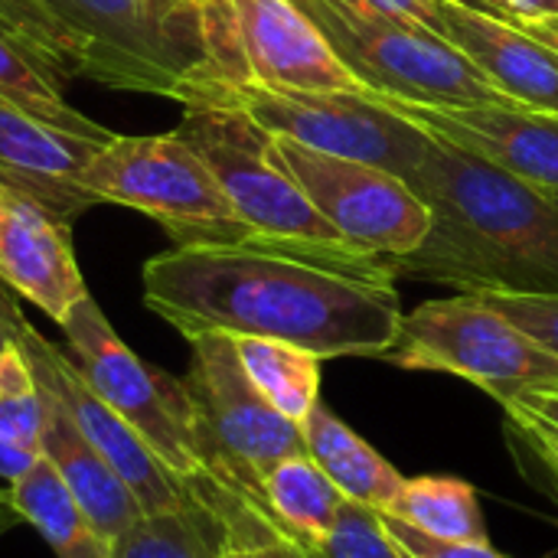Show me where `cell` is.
<instances>
[{
  "mask_svg": "<svg viewBox=\"0 0 558 558\" xmlns=\"http://www.w3.org/2000/svg\"><path fill=\"white\" fill-rule=\"evenodd\" d=\"M43 396L29 360L10 340L0 347V441L39 454Z\"/></svg>",
  "mask_w": 558,
  "mask_h": 558,
  "instance_id": "cell-26",
  "label": "cell"
},
{
  "mask_svg": "<svg viewBox=\"0 0 558 558\" xmlns=\"http://www.w3.org/2000/svg\"><path fill=\"white\" fill-rule=\"evenodd\" d=\"M526 33H533L543 46H549L558 56V16H546V20H517Z\"/></svg>",
  "mask_w": 558,
  "mask_h": 558,
  "instance_id": "cell-37",
  "label": "cell"
},
{
  "mask_svg": "<svg viewBox=\"0 0 558 558\" xmlns=\"http://www.w3.org/2000/svg\"><path fill=\"white\" fill-rule=\"evenodd\" d=\"M265 504L284 533L314 549L337 526L347 497L311 461V454H294L265 477Z\"/></svg>",
  "mask_w": 558,
  "mask_h": 558,
  "instance_id": "cell-22",
  "label": "cell"
},
{
  "mask_svg": "<svg viewBox=\"0 0 558 558\" xmlns=\"http://www.w3.org/2000/svg\"><path fill=\"white\" fill-rule=\"evenodd\" d=\"M360 10L396 16V20H412L428 29H435V0H347Z\"/></svg>",
  "mask_w": 558,
  "mask_h": 558,
  "instance_id": "cell-33",
  "label": "cell"
},
{
  "mask_svg": "<svg viewBox=\"0 0 558 558\" xmlns=\"http://www.w3.org/2000/svg\"><path fill=\"white\" fill-rule=\"evenodd\" d=\"M183 376L193 415V445L209 481L213 510L229 539L281 530L265 504V477L288 458L307 454L304 432L284 418L245 376L235 340L226 333L190 337Z\"/></svg>",
  "mask_w": 558,
  "mask_h": 558,
  "instance_id": "cell-3",
  "label": "cell"
},
{
  "mask_svg": "<svg viewBox=\"0 0 558 558\" xmlns=\"http://www.w3.org/2000/svg\"><path fill=\"white\" fill-rule=\"evenodd\" d=\"M507 20H546L558 16V0H500Z\"/></svg>",
  "mask_w": 558,
  "mask_h": 558,
  "instance_id": "cell-35",
  "label": "cell"
},
{
  "mask_svg": "<svg viewBox=\"0 0 558 558\" xmlns=\"http://www.w3.org/2000/svg\"><path fill=\"white\" fill-rule=\"evenodd\" d=\"M275 154L343 245L383 258H402L422 245L428 209L402 177L278 134Z\"/></svg>",
  "mask_w": 558,
  "mask_h": 558,
  "instance_id": "cell-10",
  "label": "cell"
},
{
  "mask_svg": "<svg viewBox=\"0 0 558 558\" xmlns=\"http://www.w3.org/2000/svg\"><path fill=\"white\" fill-rule=\"evenodd\" d=\"M219 0H144V10H147L150 23L196 62V72H199L203 62H206L203 16Z\"/></svg>",
  "mask_w": 558,
  "mask_h": 558,
  "instance_id": "cell-28",
  "label": "cell"
},
{
  "mask_svg": "<svg viewBox=\"0 0 558 558\" xmlns=\"http://www.w3.org/2000/svg\"><path fill=\"white\" fill-rule=\"evenodd\" d=\"M386 530L409 549L412 558H507L497 553L490 543H448V539H435L415 526H409L405 520L392 517V513H379Z\"/></svg>",
  "mask_w": 558,
  "mask_h": 558,
  "instance_id": "cell-30",
  "label": "cell"
},
{
  "mask_svg": "<svg viewBox=\"0 0 558 558\" xmlns=\"http://www.w3.org/2000/svg\"><path fill=\"white\" fill-rule=\"evenodd\" d=\"M504 405H520V409L546 418L549 425H558V383L556 386H543V389H523L513 399H507Z\"/></svg>",
  "mask_w": 558,
  "mask_h": 558,
  "instance_id": "cell-34",
  "label": "cell"
},
{
  "mask_svg": "<svg viewBox=\"0 0 558 558\" xmlns=\"http://www.w3.org/2000/svg\"><path fill=\"white\" fill-rule=\"evenodd\" d=\"M317 558H412L409 549L386 530L379 510L347 500L330 536L311 549Z\"/></svg>",
  "mask_w": 558,
  "mask_h": 558,
  "instance_id": "cell-27",
  "label": "cell"
},
{
  "mask_svg": "<svg viewBox=\"0 0 558 558\" xmlns=\"http://www.w3.org/2000/svg\"><path fill=\"white\" fill-rule=\"evenodd\" d=\"M10 497L20 520L46 539L56 558H111V543L98 533L46 458H36L10 484Z\"/></svg>",
  "mask_w": 558,
  "mask_h": 558,
  "instance_id": "cell-21",
  "label": "cell"
},
{
  "mask_svg": "<svg viewBox=\"0 0 558 558\" xmlns=\"http://www.w3.org/2000/svg\"><path fill=\"white\" fill-rule=\"evenodd\" d=\"M216 558H317L304 543L281 530H265L255 536L229 539Z\"/></svg>",
  "mask_w": 558,
  "mask_h": 558,
  "instance_id": "cell-31",
  "label": "cell"
},
{
  "mask_svg": "<svg viewBox=\"0 0 558 558\" xmlns=\"http://www.w3.org/2000/svg\"><path fill=\"white\" fill-rule=\"evenodd\" d=\"M301 432L311 461L337 484V490L347 500L379 513H386L396 504L405 477L324 402L311 409V415L301 422Z\"/></svg>",
  "mask_w": 558,
  "mask_h": 558,
  "instance_id": "cell-20",
  "label": "cell"
},
{
  "mask_svg": "<svg viewBox=\"0 0 558 558\" xmlns=\"http://www.w3.org/2000/svg\"><path fill=\"white\" fill-rule=\"evenodd\" d=\"M520 330L558 353V294H481Z\"/></svg>",
  "mask_w": 558,
  "mask_h": 558,
  "instance_id": "cell-29",
  "label": "cell"
},
{
  "mask_svg": "<svg viewBox=\"0 0 558 558\" xmlns=\"http://www.w3.org/2000/svg\"><path fill=\"white\" fill-rule=\"evenodd\" d=\"M248 82L281 92H366L294 0H232Z\"/></svg>",
  "mask_w": 558,
  "mask_h": 558,
  "instance_id": "cell-14",
  "label": "cell"
},
{
  "mask_svg": "<svg viewBox=\"0 0 558 558\" xmlns=\"http://www.w3.org/2000/svg\"><path fill=\"white\" fill-rule=\"evenodd\" d=\"M435 33L458 46L517 108L558 114V56L517 20L435 0Z\"/></svg>",
  "mask_w": 558,
  "mask_h": 558,
  "instance_id": "cell-16",
  "label": "cell"
},
{
  "mask_svg": "<svg viewBox=\"0 0 558 558\" xmlns=\"http://www.w3.org/2000/svg\"><path fill=\"white\" fill-rule=\"evenodd\" d=\"M409 186L428 209V232L392 258L399 278L461 294H558V206L546 190L438 134Z\"/></svg>",
  "mask_w": 558,
  "mask_h": 558,
  "instance_id": "cell-2",
  "label": "cell"
},
{
  "mask_svg": "<svg viewBox=\"0 0 558 558\" xmlns=\"http://www.w3.org/2000/svg\"><path fill=\"white\" fill-rule=\"evenodd\" d=\"M0 281L59 327L88 298L69 222L10 183H0Z\"/></svg>",
  "mask_w": 558,
  "mask_h": 558,
  "instance_id": "cell-13",
  "label": "cell"
},
{
  "mask_svg": "<svg viewBox=\"0 0 558 558\" xmlns=\"http://www.w3.org/2000/svg\"><path fill=\"white\" fill-rule=\"evenodd\" d=\"M23 520H20V513H16V507H13V497H10V487L3 490L0 487V539L13 530V526H20Z\"/></svg>",
  "mask_w": 558,
  "mask_h": 558,
  "instance_id": "cell-38",
  "label": "cell"
},
{
  "mask_svg": "<svg viewBox=\"0 0 558 558\" xmlns=\"http://www.w3.org/2000/svg\"><path fill=\"white\" fill-rule=\"evenodd\" d=\"M85 190L98 203H118L150 216L177 248L239 245L255 232L235 216L206 160L177 134L114 137L85 170Z\"/></svg>",
  "mask_w": 558,
  "mask_h": 558,
  "instance_id": "cell-6",
  "label": "cell"
},
{
  "mask_svg": "<svg viewBox=\"0 0 558 558\" xmlns=\"http://www.w3.org/2000/svg\"><path fill=\"white\" fill-rule=\"evenodd\" d=\"M458 3H471V7H477V10H487V13H497V16H504V7H500V0H458Z\"/></svg>",
  "mask_w": 558,
  "mask_h": 558,
  "instance_id": "cell-40",
  "label": "cell"
},
{
  "mask_svg": "<svg viewBox=\"0 0 558 558\" xmlns=\"http://www.w3.org/2000/svg\"><path fill=\"white\" fill-rule=\"evenodd\" d=\"M239 363L252 386L291 422H304L320 402V356L311 350L265 340V337H232Z\"/></svg>",
  "mask_w": 558,
  "mask_h": 558,
  "instance_id": "cell-23",
  "label": "cell"
},
{
  "mask_svg": "<svg viewBox=\"0 0 558 558\" xmlns=\"http://www.w3.org/2000/svg\"><path fill=\"white\" fill-rule=\"evenodd\" d=\"M7 327H10V340L29 360L33 376L43 379L62 399L75 425L98 448V454L111 464V471L128 484V490L137 497L144 513H163V510H180L193 504L186 487L163 468V461L147 448V441L85 383L75 360H69L59 347H52L23 317L20 304L10 307Z\"/></svg>",
  "mask_w": 558,
  "mask_h": 558,
  "instance_id": "cell-12",
  "label": "cell"
},
{
  "mask_svg": "<svg viewBox=\"0 0 558 558\" xmlns=\"http://www.w3.org/2000/svg\"><path fill=\"white\" fill-rule=\"evenodd\" d=\"M409 526L448 543H490L477 490L461 477H405L386 510Z\"/></svg>",
  "mask_w": 558,
  "mask_h": 558,
  "instance_id": "cell-25",
  "label": "cell"
},
{
  "mask_svg": "<svg viewBox=\"0 0 558 558\" xmlns=\"http://www.w3.org/2000/svg\"><path fill=\"white\" fill-rule=\"evenodd\" d=\"M180 105H239L262 128L304 147L383 167L405 183L415 177L432 131L412 124L376 92H281L258 82L190 75Z\"/></svg>",
  "mask_w": 558,
  "mask_h": 558,
  "instance_id": "cell-4",
  "label": "cell"
},
{
  "mask_svg": "<svg viewBox=\"0 0 558 558\" xmlns=\"http://www.w3.org/2000/svg\"><path fill=\"white\" fill-rule=\"evenodd\" d=\"M43 396V428H39V458H46L82 510L92 517L98 533L111 543L124 526H131L144 510L128 484L111 471V464L98 454V448L75 425L62 399L36 379Z\"/></svg>",
  "mask_w": 558,
  "mask_h": 558,
  "instance_id": "cell-19",
  "label": "cell"
},
{
  "mask_svg": "<svg viewBox=\"0 0 558 558\" xmlns=\"http://www.w3.org/2000/svg\"><path fill=\"white\" fill-rule=\"evenodd\" d=\"M16 304V294L0 281V347L3 343H10V327H7V314H10V307Z\"/></svg>",
  "mask_w": 558,
  "mask_h": 558,
  "instance_id": "cell-39",
  "label": "cell"
},
{
  "mask_svg": "<svg viewBox=\"0 0 558 558\" xmlns=\"http://www.w3.org/2000/svg\"><path fill=\"white\" fill-rule=\"evenodd\" d=\"M379 360L399 369L451 373L500 405L523 389L558 383V353L520 330L481 294L425 301L402 314L396 343Z\"/></svg>",
  "mask_w": 558,
  "mask_h": 558,
  "instance_id": "cell-7",
  "label": "cell"
},
{
  "mask_svg": "<svg viewBox=\"0 0 558 558\" xmlns=\"http://www.w3.org/2000/svg\"><path fill=\"white\" fill-rule=\"evenodd\" d=\"M62 333L85 383L147 441L163 468L186 487L190 500L206 507L209 481L196 458L183 379L147 366L134 350H128L92 294L72 307V314L62 320Z\"/></svg>",
  "mask_w": 558,
  "mask_h": 558,
  "instance_id": "cell-8",
  "label": "cell"
},
{
  "mask_svg": "<svg viewBox=\"0 0 558 558\" xmlns=\"http://www.w3.org/2000/svg\"><path fill=\"white\" fill-rule=\"evenodd\" d=\"M546 193L553 196V203H556V206H558V193H553V190H546Z\"/></svg>",
  "mask_w": 558,
  "mask_h": 558,
  "instance_id": "cell-41",
  "label": "cell"
},
{
  "mask_svg": "<svg viewBox=\"0 0 558 558\" xmlns=\"http://www.w3.org/2000/svg\"><path fill=\"white\" fill-rule=\"evenodd\" d=\"M177 134L206 160L235 216L271 239L340 242L275 154V134L239 105H183Z\"/></svg>",
  "mask_w": 558,
  "mask_h": 558,
  "instance_id": "cell-9",
  "label": "cell"
},
{
  "mask_svg": "<svg viewBox=\"0 0 558 558\" xmlns=\"http://www.w3.org/2000/svg\"><path fill=\"white\" fill-rule=\"evenodd\" d=\"M510 425L530 441V448H536V454L543 458V464L556 474L558 481V425H549L546 418L520 409V405H504Z\"/></svg>",
  "mask_w": 558,
  "mask_h": 558,
  "instance_id": "cell-32",
  "label": "cell"
},
{
  "mask_svg": "<svg viewBox=\"0 0 558 558\" xmlns=\"http://www.w3.org/2000/svg\"><path fill=\"white\" fill-rule=\"evenodd\" d=\"M72 78L118 92L180 98L196 62L147 16L144 0H36Z\"/></svg>",
  "mask_w": 558,
  "mask_h": 558,
  "instance_id": "cell-11",
  "label": "cell"
},
{
  "mask_svg": "<svg viewBox=\"0 0 558 558\" xmlns=\"http://www.w3.org/2000/svg\"><path fill=\"white\" fill-rule=\"evenodd\" d=\"M412 124L481 154L507 173L558 193V114L513 108V105H474V108H435L418 101H399L379 95Z\"/></svg>",
  "mask_w": 558,
  "mask_h": 558,
  "instance_id": "cell-15",
  "label": "cell"
},
{
  "mask_svg": "<svg viewBox=\"0 0 558 558\" xmlns=\"http://www.w3.org/2000/svg\"><path fill=\"white\" fill-rule=\"evenodd\" d=\"M396 281L392 258L343 242L252 235L154 255L144 265V304L186 340L265 337L320 360H379L402 324Z\"/></svg>",
  "mask_w": 558,
  "mask_h": 558,
  "instance_id": "cell-1",
  "label": "cell"
},
{
  "mask_svg": "<svg viewBox=\"0 0 558 558\" xmlns=\"http://www.w3.org/2000/svg\"><path fill=\"white\" fill-rule=\"evenodd\" d=\"M101 147L105 141L62 131L0 98V183L26 190L69 226L98 203L85 190V170Z\"/></svg>",
  "mask_w": 558,
  "mask_h": 558,
  "instance_id": "cell-18",
  "label": "cell"
},
{
  "mask_svg": "<svg viewBox=\"0 0 558 558\" xmlns=\"http://www.w3.org/2000/svg\"><path fill=\"white\" fill-rule=\"evenodd\" d=\"M294 3L327 36L353 78L376 95L435 108L513 105L458 46L422 23L369 13L347 0Z\"/></svg>",
  "mask_w": 558,
  "mask_h": 558,
  "instance_id": "cell-5",
  "label": "cell"
},
{
  "mask_svg": "<svg viewBox=\"0 0 558 558\" xmlns=\"http://www.w3.org/2000/svg\"><path fill=\"white\" fill-rule=\"evenodd\" d=\"M65 82H72V72L43 7L36 0H0V98L62 131L105 144L114 141V131L65 101Z\"/></svg>",
  "mask_w": 558,
  "mask_h": 558,
  "instance_id": "cell-17",
  "label": "cell"
},
{
  "mask_svg": "<svg viewBox=\"0 0 558 558\" xmlns=\"http://www.w3.org/2000/svg\"><path fill=\"white\" fill-rule=\"evenodd\" d=\"M39 454H33V451H23V448H13V445H7V441H0V481H7V484H13L33 461H36Z\"/></svg>",
  "mask_w": 558,
  "mask_h": 558,
  "instance_id": "cell-36",
  "label": "cell"
},
{
  "mask_svg": "<svg viewBox=\"0 0 558 558\" xmlns=\"http://www.w3.org/2000/svg\"><path fill=\"white\" fill-rule=\"evenodd\" d=\"M229 543L222 520L203 504L141 513L111 539V558H216Z\"/></svg>",
  "mask_w": 558,
  "mask_h": 558,
  "instance_id": "cell-24",
  "label": "cell"
}]
</instances>
